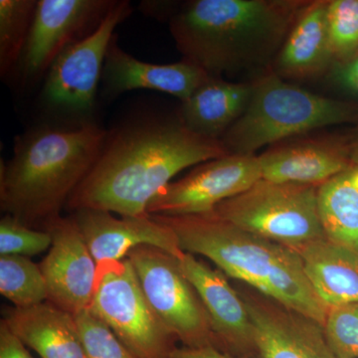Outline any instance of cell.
<instances>
[{
    "label": "cell",
    "instance_id": "4fadbf2b",
    "mask_svg": "<svg viewBox=\"0 0 358 358\" xmlns=\"http://www.w3.org/2000/svg\"><path fill=\"white\" fill-rule=\"evenodd\" d=\"M72 218L96 265L122 260L131 250L143 245L164 250L178 259L185 254L176 232L150 214L117 218L110 212L80 209Z\"/></svg>",
    "mask_w": 358,
    "mask_h": 358
},
{
    "label": "cell",
    "instance_id": "f546056e",
    "mask_svg": "<svg viewBox=\"0 0 358 358\" xmlns=\"http://www.w3.org/2000/svg\"><path fill=\"white\" fill-rule=\"evenodd\" d=\"M0 358H33L27 346L10 331L6 322H0Z\"/></svg>",
    "mask_w": 358,
    "mask_h": 358
},
{
    "label": "cell",
    "instance_id": "3957f363",
    "mask_svg": "<svg viewBox=\"0 0 358 358\" xmlns=\"http://www.w3.org/2000/svg\"><path fill=\"white\" fill-rule=\"evenodd\" d=\"M154 216L176 232L186 253L209 259L224 274L324 326L329 308L315 294L294 249L240 229L212 212Z\"/></svg>",
    "mask_w": 358,
    "mask_h": 358
},
{
    "label": "cell",
    "instance_id": "f1b7e54d",
    "mask_svg": "<svg viewBox=\"0 0 358 358\" xmlns=\"http://www.w3.org/2000/svg\"><path fill=\"white\" fill-rule=\"evenodd\" d=\"M327 76L334 87L358 101V53L345 60L334 62Z\"/></svg>",
    "mask_w": 358,
    "mask_h": 358
},
{
    "label": "cell",
    "instance_id": "277c9868",
    "mask_svg": "<svg viewBox=\"0 0 358 358\" xmlns=\"http://www.w3.org/2000/svg\"><path fill=\"white\" fill-rule=\"evenodd\" d=\"M107 136L89 124L67 131L43 129L21 141L13 159L1 166V210L27 227L45 231L60 217Z\"/></svg>",
    "mask_w": 358,
    "mask_h": 358
},
{
    "label": "cell",
    "instance_id": "5bb4252c",
    "mask_svg": "<svg viewBox=\"0 0 358 358\" xmlns=\"http://www.w3.org/2000/svg\"><path fill=\"white\" fill-rule=\"evenodd\" d=\"M264 296V294H263ZM260 358H336L324 326L268 296H242Z\"/></svg>",
    "mask_w": 358,
    "mask_h": 358
},
{
    "label": "cell",
    "instance_id": "2e32d148",
    "mask_svg": "<svg viewBox=\"0 0 358 358\" xmlns=\"http://www.w3.org/2000/svg\"><path fill=\"white\" fill-rule=\"evenodd\" d=\"M350 152L352 141L320 136L282 143L258 159L266 180L320 186L352 164Z\"/></svg>",
    "mask_w": 358,
    "mask_h": 358
},
{
    "label": "cell",
    "instance_id": "d6986e66",
    "mask_svg": "<svg viewBox=\"0 0 358 358\" xmlns=\"http://www.w3.org/2000/svg\"><path fill=\"white\" fill-rule=\"evenodd\" d=\"M2 315L10 331L42 358H86L76 317L49 301L7 308Z\"/></svg>",
    "mask_w": 358,
    "mask_h": 358
},
{
    "label": "cell",
    "instance_id": "52a82bcc",
    "mask_svg": "<svg viewBox=\"0 0 358 358\" xmlns=\"http://www.w3.org/2000/svg\"><path fill=\"white\" fill-rule=\"evenodd\" d=\"M138 358H171L176 336L148 303L128 258L98 264L89 308Z\"/></svg>",
    "mask_w": 358,
    "mask_h": 358
},
{
    "label": "cell",
    "instance_id": "6da1fadb",
    "mask_svg": "<svg viewBox=\"0 0 358 358\" xmlns=\"http://www.w3.org/2000/svg\"><path fill=\"white\" fill-rule=\"evenodd\" d=\"M227 155L222 141L194 133L180 119L136 124L107 136L66 207L145 215L148 203L176 174Z\"/></svg>",
    "mask_w": 358,
    "mask_h": 358
},
{
    "label": "cell",
    "instance_id": "ffe728a7",
    "mask_svg": "<svg viewBox=\"0 0 358 358\" xmlns=\"http://www.w3.org/2000/svg\"><path fill=\"white\" fill-rule=\"evenodd\" d=\"M294 251L315 294L329 310L358 303V252L326 238Z\"/></svg>",
    "mask_w": 358,
    "mask_h": 358
},
{
    "label": "cell",
    "instance_id": "7a4b0ae2",
    "mask_svg": "<svg viewBox=\"0 0 358 358\" xmlns=\"http://www.w3.org/2000/svg\"><path fill=\"white\" fill-rule=\"evenodd\" d=\"M308 0H195L171 22L179 50L218 77L272 71L282 45Z\"/></svg>",
    "mask_w": 358,
    "mask_h": 358
},
{
    "label": "cell",
    "instance_id": "44dd1931",
    "mask_svg": "<svg viewBox=\"0 0 358 358\" xmlns=\"http://www.w3.org/2000/svg\"><path fill=\"white\" fill-rule=\"evenodd\" d=\"M253 93L251 83H232L210 77L182 102L180 120L194 133L220 140L244 114Z\"/></svg>",
    "mask_w": 358,
    "mask_h": 358
},
{
    "label": "cell",
    "instance_id": "ba28073f",
    "mask_svg": "<svg viewBox=\"0 0 358 358\" xmlns=\"http://www.w3.org/2000/svg\"><path fill=\"white\" fill-rule=\"evenodd\" d=\"M127 258L148 303L176 339L185 348H215L203 303L181 272L178 259L147 245L131 250Z\"/></svg>",
    "mask_w": 358,
    "mask_h": 358
},
{
    "label": "cell",
    "instance_id": "8992f818",
    "mask_svg": "<svg viewBox=\"0 0 358 358\" xmlns=\"http://www.w3.org/2000/svg\"><path fill=\"white\" fill-rule=\"evenodd\" d=\"M212 213L294 250L326 238L317 208V186L261 178L246 192L221 202Z\"/></svg>",
    "mask_w": 358,
    "mask_h": 358
},
{
    "label": "cell",
    "instance_id": "5b68a950",
    "mask_svg": "<svg viewBox=\"0 0 358 358\" xmlns=\"http://www.w3.org/2000/svg\"><path fill=\"white\" fill-rule=\"evenodd\" d=\"M357 121L358 103L317 95L270 71L253 81L248 107L220 141L230 155H254L265 145Z\"/></svg>",
    "mask_w": 358,
    "mask_h": 358
},
{
    "label": "cell",
    "instance_id": "7402d4cb",
    "mask_svg": "<svg viewBox=\"0 0 358 358\" xmlns=\"http://www.w3.org/2000/svg\"><path fill=\"white\" fill-rule=\"evenodd\" d=\"M317 208L326 239L358 252L357 164L317 186Z\"/></svg>",
    "mask_w": 358,
    "mask_h": 358
},
{
    "label": "cell",
    "instance_id": "484cf974",
    "mask_svg": "<svg viewBox=\"0 0 358 358\" xmlns=\"http://www.w3.org/2000/svg\"><path fill=\"white\" fill-rule=\"evenodd\" d=\"M86 358H138L90 310L75 315Z\"/></svg>",
    "mask_w": 358,
    "mask_h": 358
},
{
    "label": "cell",
    "instance_id": "9a60e30c",
    "mask_svg": "<svg viewBox=\"0 0 358 358\" xmlns=\"http://www.w3.org/2000/svg\"><path fill=\"white\" fill-rule=\"evenodd\" d=\"M114 1L102 0H40L33 16L23 52L26 75L50 69L56 58L78 41L86 28L103 20Z\"/></svg>",
    "mask_w": 358,
    "mask_h": 358
},
{
    "label": "cell",
    "instance_id": "d4e9b609",
    "mask_svg": "<svg viewBox=\"0 0 358 358\" xmlns=\"http://www.w3.org/2000/svg\"><path fill=\"white\" fill-rule=\"evenodd\" d=\"M327 34L334 62L358 53V0H329Z\"/></svg>",
    "mask_w": 358,
    "mask_h": 358
},
{
    "label": "cell",
    "instance_id": "603a6c76",
    "mask_svg": "<svg viewBox=\"0 0 358 358\" xmlns=\"http://www.w3.org/2000/svg\"><path fill=\"white\" fill-rule=\"evenodd\" d=\"M0 294L15 308H28L48 299L39 265L28 257L0 256Z\"/></svg>",
    "mask_w": 358,
    "mask_h": 358
},
{
    "label": "cell",
    "instance_id": "7c38bea8",
    "mask_svg": "<svg viewBox=\"0 0 358 358\" xmlns=\"http://www.w3.org/2000/svg\"><path fill=\"white\" fill-rule=\"evenodd\" d=\"M178 264L203 303L215 338V348L237 358L256 355L248 310L243 298L231 287L224 273L186 252L178 259Z\"/></svg>",
    "mask_w": 358,
    "mask_h": 358
},
{
    "label": "cell",
    "instance_id": "4316f807",
    "mask_svg": "<svg viewBox=\"0 0 358 358\" xmlns=\"http://www.w3.org/2000/svg\"><path fill=\"white\" fill-rule=\"evenodd\" d=\"M324 331L334 357L358 358V303L329 308Z\"/></svg>",
    "mask_w": 358,
    "mask_h": 358
},
{
    "label": "cell",
    "instance_id": "83f0119b",
    "mask_svg": "<svg viewBox=\"0 0 358 358\" xmlns=\"http://www.w3.org/2000/svg\"><path fill=\"white\" fill-rule=\"evenodd\" d=\"M48 231L33 229L6 215L0 221V256L31 257L50 248Z\"/></svg>",
    "mask_w": 358,
    "mask_h": 358
},
{
    "label": "cell",
    "instance_id": "cb8c5ba5",
    "mask_svg": "<svg viewBox=\"0 0 358 358\" xmlns=\"http://www.w3.org/2000/svg\"><path fill=\"white\" fill-rule=\"evenodd\" d=\"M37 2L33 0L0 1V67L6 74L23 55Z\"/></svg>",
    "mask_w": 358,
    "mask_h": 358
},
{
    "label": "cell",
    "instance_id": "30bf717a",
    "mask_svg": "<svg viewBox=\"0 0 358 358\" xmlns=\"http://www.w3.org/2000/svg\"><path fill=\"white\" fill-rule=\"evenodd\" d=\"M129 13V2H115L93 31L61 52L45 86V96L52 103L75 112L93 107L113 33Z\"/></svg>",
    "mask_w": 358,
    "mask_h": 358
},
{
    "label": "cell",
    "instance_id": "9c48e42d",
    "mask_svg": "<svg viewBox=\"0 0 358 358\" xmlns=\"http://www.w3.org/2000/svg\"><path fill=\"white\" fill-rule=\"evenodd\" d=\"M261 178L258 157L227 155L203 162L169 183L148 203L147 212L162 216L211 213L221 202L246 192Z\"/></svg>",
    "mask_w": 358,
    "mask_h": 358
},
{
    "label": "cell",
    "instance_id": "ac0fdd59",
    "mask_svg": "<svg viewBox=\"0 0 358 358\" xmlns=\"http://www.w3.org/2000/svg\"><path fill=\"white\" fill-rule=\"evenodd\" d=\"M329 0H313L301 10L280 49L272 71L282 79L308 80L334 63L327 34Z\"/></svg>",
    "mask_w": 358,
    "mask_h": 358
},
{
    "label": "cell",
    "instance_id": "e0dca14e",
    "mask_svg": "<svg viewBox=\"0 0 358 358\" xmlns=\"http://www.w3.org/2000/svg\"><path fill=\"white\" fill-rule=\"evenodd\" d=\"M103 76L110 92L121 93L134 89H150L178 96L182 102L212 77L187 60L169 65L150 64L110 45Z\"/></svg>",
    "mask_w": 358,
    "mask_h": 358
},
{
    "label": "cell",
    "instance_id": "8fae6325",
    "mask_svg": "<svg viewBox=\"0 0 358 358\" xmlns=\"http://www.w3.org/2000/svg\"><path fill=\"white\" fill-rule=\"evenodd\" d=\"M52 244L40 263L46 282L47 301L76 315L89 310L96 280V265L72 216L47 226Z\"/></svg>",
    "mask_w": 358,
    "mask_h": 358
},
{
    "label": "cell",
    "instance_id": "1f68e13d",
    "mask_svg": "<svg viewBox=\"0 0 358 358\" xmlns=\"http://www.w3.org/2000/svg\"><path fill=\"white\" fill-rule=\"evenodd\" d=\"M350 162L352 164L358 166V133L352 141V152H350Z\"/></svg>",
    "mask_w": 358,
    "mask_h": 358
},
{
    "label": "cell",
    "instance_id": "4dcf8cb0",
    "mask_svg": "<svg viewBox=\"0 0 358 358\" xmlns=\"http://www.w3.org/2000/svg\"><path fill=\"white\" fill-rule=\"evenodd\" d=\"M171 358H237L227 353L221 352L214 346H204V348H178Z\"/></svg>",
    "mask_w": 358,
    "mask_h": 358
}]
</instances>
